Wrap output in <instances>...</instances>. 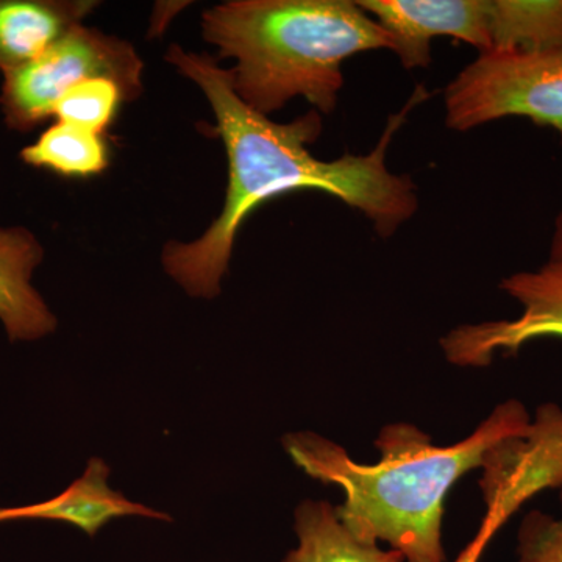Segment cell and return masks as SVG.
<instances>
[{
  "mask_svg": "<svg viewBox=\"0 0 562 562\" xmlns=\"http://www.w3.org/2000/svg\"><path fill=\"white\" fill-rule=\"evenodd\" d=\"M109 475V465L101 458H92L83 476L70 484L68 490L50 501L11 508V516L13 520H57L76 525L90 536H94L110 520L122 516L171 520L166 514L127 501L120 492L110 490L106 483Z\"/></svg>",
  "mask_w": 562,
  "mask_h": 562,
  "instance_id": "obj_11",
  "label": "cell"
},
{
  "mask_svg": "<svg viewBox=\"0 0 562 562\" xmlns=\"http://www.w3.org/2000/svg\"><path fill=\"white\" fill-rule=\"evenodd\" d=\"M530 420L522 403L508 401L464 441L447 447L397 422L376 438L382 453L376 464L351 460L339 443L314 432L286 436L284 447L303 472L341 487L346 498L336 506V517L358 541L390 543L405 562H446L443 501L465 473L482 469L492 447L522 432Z\"/></svg>",
  "mask_w": 562,
  "mask_h": 562,
  "instance_id": "obj_2",
  "label": "cell"
},
{
  "mask_svg": "<svg viewBox=\"0 0 562 562\" xmlns=\"http://www.w3.org/2000/svg\"><path fill=\"white\" fill-rule=\"evenodd\" d=\"M10 520H13L11 508H0V524L10 522Z\"/></svg>",
  "mask_w": 562,
  "mask_h": 562,
  "instance_id": "obj_19",
  "label": "cell"
},
{
  "mask_svg": "<svg viewBox=\"0 0 562 562\" xmlns=\"http://www.w3.org/2000/svg\"><path fill=\"white\" fill-rule=\"evenodd\" d=\"M443 105L454 132L517 116L562 133V50L480 54L447 85Z\"/></svg>",
  "mask_w": 562,
  "mask_h": 562,
  "instance_id": "obj_5",
  "label": "cell"
},
{
  "mask_svg": "<svg viewBox=\"0 0 562 562\" xmlns=\"http://www.w3.org/2000/svg\"><path fill=\"white\" fill-rule=\"evenodd\" d=\"M299 543L283 562H405L402 553L358 541L328 502H303L295 512Z\"/></svg>",
  "mask_w": 562,
  "mask_h": 562,
  "instance_id": "obj_12",
  "label": "cell"
},
{
  "mask_svg": "<svg viewBox=\"0 0 562 562\" xmlns=\"http://www.w3.org/2000/svg\"><path fill=\"white\" fill-rule=\"evenodd\" d=\"M203 36L233 58V90L268 114L305 98L321 114L335 111L344 61L390 49L387 33L351 0H232L206 10Z\"/></svg>",
  "mask_w": 562,
  "mask_h": 562,
  "instance_id": "obj_3",
  "label": "cell"
},
{
  "mask_svg": "<svg viewBox=\"0 0 562 562\" xmlns=\"http://www.w3.org/2000/svg\"><path fill=\"white\" fill-rule=\"evenodd\" d=\"M490 52L562 50V0H484Z\"/></svg>",
  "mask_w": 562,
  "mask_h": 562,
  "instance_id": "obj_13",
  "label": "cell"
},
{
  "mask_svg": "<svg viewBox=\"0 0 562 562\" xmlns=\"http://www.w3.org/2000/svg\"><path fill=\"white\" fill-rule=\"evenodd\" d=\"M143 69L131 43L80 24L35 60L3 74L0 106L10 128L31 132L54 116L66 92L87 80H113L125 102L135 101L143 92Z\"/></svg>",
  "mask_w": 562,
  "mask_h": 562,
  "instance_id": "obj_4",
  "label": "cell"
},
{
  "mask_svg": "<svg viewBox=\"0 0 562 562\" xmlns=\"http://www.w3.org/2000/svg\"><path fill=\"white\" fill-rule=\"evenodd\" d=\"M391 40L406 70L427 69L431 41L452 38L490 52L484 0H357Z\"/></svg>",
  "mask_w": 562,
  "mask_h": 562,
  "instance_id": "obj_8",
  "label": "cell"
},
{
  "mask_svg": "<svg viewBox=\"0 0 562 562\" xmlns=\"http://www.w3.org/2000/svg\"><path fill=\"white\" fill-rule=\"evenodd\" d=\"M122 102H125L124 92L113 80H87L63 95L54 116L58 122L103 135L113 124Z\"/></svg>",
  "mask_w": 562,
  "mask_h": 562,
  "instance_id": "obj_15",
  "label": "cell"
},
{
  "mask_svg": "<svg viewBox=\"0 0 562 562\" xmlns=\"http://www.w3.org/2000/svg\"><path fill=\"white\" fill-rule=\"evenodd\" d=\"M109 147L99 133L57 122L21 151L22 161L63 177L98 176L110 162Z\"/></svg>",
  "mask_w": 562,
  "mask_h": 562,
  "instance_id": "obj_14",
  "label": "cell"
},
{
  "mask_svg": "<svg viewBox=\"0 0 562 562\" xmlns=\"http://www.w3.org/2000/svg\"><path fill=\"white\" fill-rule=\"evenodd\" d=\"M166 60L209 99L217 122L214 135L224 143L228 158L227 192L220 216L195 241L171 243L162 250L166 272L188 294L206 299L220 294L244 221L280 195L302 190L330 194L364 214L382 238L395 235L419 210L416 183L406 173L391 172L386 157L409 111L427 98L424 88L417 87L402 111L392 114L369 154L324 161L308 149L324 128L319 111L279 124L246 105L233 90L231 69H222L210 55L172 44Z\"/></svg>",
  "mask_w": 562,
  "mask_h": 562,
  "instance_id": "obj_1",
  "label": "cell"
},
{
  "mask_svg": "<svg viewBox=\"0 0 562 562\" xmlns=\"http://www.w3.org/2000/svg\"><path fill=\"white\" fill-rule=\"evenodd\" d=\"M501 288L522 306L516 319L461 325L447 333V360L462 368H486L497 351L514 353L539 338H562V262L547 261L536 271L516 272Z\"/></svg>",
  "mask_w": 562,
  "mask_h": 562,
  "instance_id": "obj_6",
  "label": "cell"
},
{
  "mask_svg": "<svg viewBox=\"0 0 562 562\" xmlns=\"http://www.w3.org/2000/svg\"><path fill=\"white\" fill-rule=\"evenodd\" d=\"M480 479L486 512L509 520L546 490L562 487V408L546 403L519 435L492 447Z\"/></svg>",
  "mask_w": 562,
  "mask_h": 562,
  "instance_id": "obj_7",
  "label": "cell"
},
{
  "mask_svg": "<svg viewBox=\"0 0 562 562\" xmlns=\"http://www.w3.org/2000/svg\"><path fill=\"white\" fill-rule=\"evenodd\" d=\"M549 261L562 262V210L554 220L552 241H550Z\"/></svg>",
  "mask_w": 562,
  "mask_h": 562,
  "instance_id": "obj_18",
  "label": "cell"
},
{
  "mask_svg": "<svg viewBox=\"0 0 562 562\" xmlns=\"http://www.w3.org/2000/svg\"><path fill=\"white\" fill-rule=\"evenodd\" d=\"M505 524L506 520L503 519L501 514L486 512V516H484L483 522L480 525V530L476 532L475 538L464 547V550L458 554L457 560L453 562H480L484 550L490 546L495 532L501 530Z\"/></svg>",
  "mask_w": 562,
  "mask_h": 562,
  "instance_id": "obj_17",
  "label": "cell"
},
{
  "mask_svg": "<svg viewBox=\"0 0 562 562\" xmlns=\"http://www.w3.org/2000/svg\"><path fill=\"white\" fill-rule=\"evenodd\" d=\"M558 516L531 512L517 535L516 562H562V491Z\"/></svg>",
  "mask_w": 562,
  "mask_h": 562,
  "instance_id": "obj_16",
  "label": "cell"
},
{
  "mask_svg": "<svg viewBox=\"0 0 562 562\" xmlns=\"http://www.w3.org/2000/svg\"><path fill=\"white\" fill-rule=\"evenodd\" d=\"M43 255L33 233L0 228V321L11 341H33L57 327L49 306L31 283Z\"/></svg>",
  "mask_w": 562,
  "mask_h": 562,
  "instance_id": "obj_9",
  "label": "cell"
},
{
  "mask_svg": "<svg viewBox=\"0 0 562 562\" xmlns=\"http://www.w3.org/2000/svg\"><path fill=\"white\" fill-rule=\"evenodd\" d=\"M98 5L94 0H0V70L35 60Z\"/></svg>",
  "mask_w": 562,
  "mask_h": 562,
  "instance_id": "obj_10",
  "label": "cell"
}]
</instances>
